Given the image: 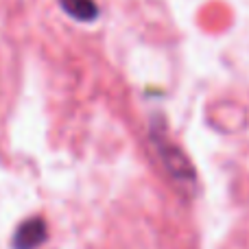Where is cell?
Wrapping results in <instances>:
<instances>
[{"label":"cell","mask_w":249,"mask_h":249,"mask_svg":"<svg viewBox=\"0 0 249 249\" xmlns=\"http://www.w3.org/2000/svg\"><path fill=\"white\" fill-rule=\"evenodd\" d=\"M151 142H153L155 153H158L160 162H162L166 175L171 177V181L179 188V193L193 197L197 193V173H195V166L188 160V155L168 138L164 127L158 123L151 124Z\"/></svg>","instance_id":"obj_1"},{"label":"cell","mask_w":249,"mask_h":249,"mask_svg":"<svg viewBox=\"0 0 249 249\" xmlns=\"http://www.w3.org/2000/svg\"><path fill=\"white\" fill-rule=\"evenodd\" d=\"M46 241V223L42 219H29L16 230L13 249H37Z\"/></svg>","instance_id":"obj_2"},{"label":"cell","mask_w":249,"mask_h":249,"mask_svg":"<svg viewBox=\"0 0 249 249\" xmlns=\"http://www.w3.org/2000/svg\"><path fill=\"white\" fill-rule=\"evenodd\" d=\"M59 4L74 20H81V22H92L99 16V7H96L94 0H59Z\"/></svg>","instance_id":"obj_3"}]
</instances>
